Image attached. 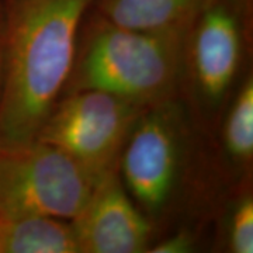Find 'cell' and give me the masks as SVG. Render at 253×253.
Masks as SVG:
<instances>
[{"mask_svg":"<svg viewBox=\"0 0 253 253\" xmlns=\"http://www.w3.org/2000/svg\"><path fill=\"white\" fill-rule=\"evenodd\" d=\"M93 0H1L0 144L34 141L72 71Z\"/></svg>","mask_w":253,"mask_h":253,"instance_id":"6da1fadb","label":"cell"},{"mask_svg":"<svg viewBox=\"0 0 253 253\" xmlns=\"http://www.w3.org/2000/svg\"><path fill=\"white\" fill-rule=\"evenodd\" d=\"M84 23L65 94L106 91L142 107L169 99L184 61L187 27L132 30L89 11Z\"/></svg>","mask_w":253,"mask_h":253,"instance_id":"7a4b0ae2","label":"cell"},{"mask_svg":"<svg viewBox=\"0 0 253 253\" xmlns=\"http://www.w3.org/2000/svg\"><path fill=\"white\" fill-rule=\"evenodd\" d=\"M94 177L69 155L38 139L0 144V217L71 221L90 197Z\"/></svg>","mask_w":253,"mask_h":253,"instance_id":"3957f363","label":"cell"},{"mask_svg":"<svg viewBox=\"0 0 253 253\" xmlns=\"http://www.w3.org/2000/svg\"><path fill=\"white\" fill-rule=\"evenodd\" d=\"M145 109L106 91L66 93L36 139L61 149L100 179L117 170L126 136Z\"/></svg>","mask_w":253,"mask_h":253,"instance_id":"277c9868","label":"cell"},{"mask_svg":"<svg viewBox=\"0 0 253 253\" xmlns=\"http://www.w3.org/2000/svg\"><path fill=\"white\" fill-rule=\"evenodd\" d=\"M180 111L166 99L136 118L118 158L121 181L144 214L156 215L172 199L180 174Z\"/></svg>","mask_w":253,"mask_h":253,"instance_id":"5b68a950","label":"cell"},{"mask_svg":"<svg viewBox=\"0 0 253 253\" xmlns=\"http://www.w3.org/2000/svg\"><path fill=\"white\" fill-rule=\"evenodd\" d=\"M251 0H203L190 18L184 58L199 97L217 106L239 71Z\"/></svg>","mask_w":253,"mask_h":253,"instance_id":"8992f818","label":"cell"},{"mask_svg":"<svg viewBox=\"0 0 253 253\" xmlns=\"http://www.w3.org/2000/svg\"><path fill=\"white\" fill-rule=\"evenodd\" d=\"M71 225L81 253L146 252L152 232L117 170L100 177Z\"/></svg>","mask_w":253,"mask_h":253,"instance_id":"52a82bcc","label":"cell"},{"mask_svg":"<svg viewBox=\"0 0 253 253\" xmlns=\"http://www.w3.org/2000/svg\"><path fill=\"white\" fill-rule=\"evenodd\" d=\"M203 0H93L90 11L111 24L159 31L187 27Z\"/></svg>","mask_w":253,"mask_h":253,"instance_id":"ba28073f","label":"cell"},{"mask_svg":"<svg viewBox=\"0 0 253 253\" xmlns=\"http://www.w3.org/2000/svg\"><path fill=\"white\" fill-rule=\"evenodd\" d=\"M0 253H81L71 221L45 215L1 218Z\"/></svg>","mask_w":253,"mask_h":253,"instance_id":"9c48e42d","label":"cell"},{"mask_svg":"<svg viewBox=\"0 0 253 253\" xmlns=\"http://www.w3.org/2000/svg\"><path fill=\"white\" fill-rule=\"evenodd\" d=\"M224 146L236 163H246L253 155V81L249 76L232 101L224 126Z\"/></svg>","mask_w":253,"mask_h":253,"instance_id":"30bf717a","label":"cell"},{"mask_svg":"<svg viewBox=\"0 0 253 253\" xmlns=\"http://www.w3.org/2000/svg\"><path fill=\"white\" fill-rule=\"evenodd\" d=\"M228 241L234 253L253 252V200L251 196H244L232 210Z\"/></svg>","mask_w":253,"mask_h":253,"instance_id":"8fae6325","label":"cell"},{"mask_svg":"<svg viewBox=\"0 0 253 253\" xmlns=\"http://www.w3.org/2000/svg\"><path fill=\"white\" fill-rule=\"evenodd\" d=\"M194 248L193 236L189 232L179 231L172 236L163 239L161 244L155 245L154 249H148L152 253H187L191 252Z\"/></svg>","mask_w":253,"mask_h":253,"instance_id":"7c38bea8","label":"cell"},{"mask_svg":"<svg viewBox=\"0 0 253 253\" xmlns=\"http://www.w3.org/2000/svg\"><path fill=\"white\" fill-rule=\"evenodd\" d=\"M1 30H3V4L0 0V68H1Z\"/></svg>","mask_w":253,"mask_h":253,"instance_id":"4fadbf2b","label":"cell"},{"mask_svg":"<svg viewBox=\"0 0 253 253\" xmlns=\"http://www.w3.org/2000/svg\"><path fill=\"white\" fill-rule=\"evenodd\" d=\"M0 221H1V217H0Z\"/></svg>","mask_w":253,"mask_h":253,"instance_id":"5bb4252c","label":"cell"}]
</instances>
